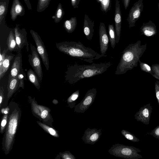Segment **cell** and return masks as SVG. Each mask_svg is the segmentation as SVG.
I'll return each instance as SVG.
<instances>
[{"instance_id":"1","label":"cell","mask_w":159,"mask_h":159,"mask_svg":"<svg viewBox=\"0 0 159 159\" xmlns=\"http://www.w3.org/2000/svg\"><path fill=\"white\" fill-rule=\"evenodd\" d=\"M112 64L110 61L90 65L75 63L68 67L66 72L65 80L70 84H75L82 79L103 73Z\"/></svg>"},{"instance_id":"2","label":"cell","mask_w":159,"mask_h":159,"mask_svg":"<svg viewBox=\"0 0 159 159\" xmlns=\"http://www.w3.org/2000/svg\"><path fill=\"white\" fill-rule=\"evenodd\" d=\"M141 41L129 44L122 52L120 60L115 70L116 75L124 74L137 66L140 58L145 52L146 43L141 45Z\"/></svg>"},{"instance_id":"3","label":"cell","mask_w":159,"mask_h":159,"mask_svg":"<svg viewBox=\"0 0 159 159\" xmlns=\"http://www.w3.org/2000/svg\"><path fill=\"white\" fill-rule=\"evenodd\" d=\"M56 46L61 52L89 63L102 57L101 54L85 47L80 41H64L56 43Z\"/></svg>"},{"instance_id":"4","label":"cell","mask_w":159,"mask_h":159,"mask_svg":"<svg viewBox=\"0 0 159 159\" xmlns=\"http://www.w3.org/2000/svg\"><path fill=\"white\" fill-rule=\"evenodd\" d=\"M21 116L18 105L13 103L9 105L8 121L2 143V149L6 154L12 149Z\"/></svg>"},{"instance_id":"5","label":"cell","mask_w":159,"mask_h":159,"mask_svg":"<svg viewBox=\"0 0 159 159\" xmlns=\"http://www.w3.org/2000/svg\"><path fill=\"white\" fill-rule=\"evenodd\" d=\"M108 152L115 157L127 159H138L143 157L138 153L141 152L139 149L119 143L113 145Z\"/></svg>"},{"instance_id":"6","label":"cell","mask_w":159,"mask_h":159,"mask_svg":"<svg viewBox=\"0 0 159 159\" xmlns=\"http://www.w3.org/2000/svg\"><path fill=\"white\" fill-rule=\"evenodd\" d=\"M31 54L28 55L29 63L39 80L41 81L43 79V73L39 55L35 46L30 43Z\"/></svg>"},{"instance_id":"7","label":"cell","mask_w":159,"mask_h":159,"mask_svg":"<svg viewBox=\"0 0 159 159\" xmlns=\"http://www.w3.org/2000/svg\"><path fill=\"white\" fill-rule=\"evenodd\" d=\"M30 32L35 42L37 51L40 57L47 70L49 68L48 55L44 43L38 34L32 30Z\"/></svg>"},{"instance_id":"8","label":"cell","mask_w":159,"mask_h":159,"mask_svg":"<svg viewBox=\"0 0 159 159\" xmlns=\"http://www.w3.org/2000/svg\"><path fill=\"white\" fill-rule=\"evenodd\" d=\"M97 93L96 88L89 90L82 100L75 106L74 112L84 113L93 102Z\"/></svg>"},{"instance_id":"9","label":"cell","mask_w":159,"mask_h":159,"mask_svg":"<svg viewBox=\"0 0 159 159\" xmlns=\"http://www.w3.org/2000/svg\"><path fill=\"white\" fill-rule=\"evenodd\" d=\"M143 7V0H139L131 8L127 19L129 28L134 26L139 18Z\"/></svg>"},{"instance_id":"10","label":"cell","mask_w":159,"mask_h":159,"mask_svg":"<svg viewBox=\"0 0 159 159\" xmlns=\"http://www.w3.org/2000/svg\"><path fill=\"white\" fill-rule=\"evenodd\" d=\"M100 52L102 57L107 56L106 52L108 49L109 38L104 23H100L99 30Z\"/></svg>"},{"instance_id":"11","label":"cell","mask_w":159,"mask_h":159,"mask_svg":"<svg viewBox=\"0 0 159 159\" xmlns=\"http://www.w3.org/2000/svg\"><path fill=\"white\" fill-rule=\"evenodd\" d=\"M102 130V129L88 128L85 131L81 139L85 143L94 144L100 139Z\"/></svg>"},{"instance_id":"12","label":"cell","mask_w":159,"mask_h":159,"mask_svg":"<svg viewBox=\"0 0 159 159\" xmlns=\"http://www.w3.org/2000/svg\"><path fill=\"white\" fill-rule=\"evenodd\" d=\"M19 25H16L14 30V33L16 39L19 50L26 46L27 51L29 50V44L27 39V33L24 28L20 29L19 27Z\"/></svg>"},{"instance_id":"13","label":"cell","mask_w":159,"mask_h":159,"mask_svg":"<svg viewBox=\"0 0 159 159\" xmlns=\"http://www.w3.org/2000/svg\"><path fill=\"white\" fill-rule=\"evenodd\" d=\"M152 107L149 103L141 107L139 111L134 115L135 119L138 121H140L144 124L148 125L149 124Z\"/></svg>"},{"instance_id":"14","label":"cell","mask_w":159,"mask_h":159,"mask_svg":"<svg viewBox=\"0 0 159 159\" xmlns=\"http://www.w3.org/2000/svg\"><path fill=\"white\" fill-rule=\"evenodd\" d=\"M119 2L118 0H116L114 19L116 44L119 43L120 39L121 27V13Z\"/></svg>"},{"instance_id":"15","label":"cell","mask_w":159,"mask_h":159,"mask_svg":"<svg viewBox=\"0 0 159 159\" xmlns=\"http://www.w3.org/2000/svg\"><path fill=\"white\" fill-rule=\"evenodd\" d=\"M15 57L11 66L9 75L8 81L13 78L17 77L23 70L22 67V56L21 53H18Z\"/></svg>"},{"instance_id":"16","label":"cell","mask_w":159,"mask_h":159,"mask_svg":"<svg viewBox=\"0 0 159 159\" xmlns=\"http://www.w3.org/2000/svg\"><path fill=\"white\" fill-rule=\"evenodd\" d=\"M25 9L19 0H13L11 7L10 14L12 21H15L18 16L25 15Z\"/></svg>"},{"instance_id":"17","label":"cell","mask_w":159,"mask_h":159,"mask_svg":"<svg viewBox=\"0 0 159 159\" xmlns=\"http://www.w3.org/2000/svg\"><path fill=\"white\" fill-rule=\"evenodd\" d=\"M94 21L85 14L83 29L84 33L87 39L89 40H91L92 39L94 32Z\"/></svg>"},{"instance_id":"18","label":"cell","mask_w":159,"mask_h":159,"mask_svg":"<svg viewBox=\"0 0 159 159\" xmlns=\"http://www.w3.org/2000/svg\"><path fill=\"white\" fill-rule=\"evenodd\" d=\"M140 29L142 34L147 37L153 36L157 32L156 26L151 20L143 23Z\"/></svg>"},{"instance_id":"19","label":"cell","mask_w":159,"mask_h":159,"mask_svg":"<svg viewBox=\"0 0 159 159\" xmlns=\"http://www.w3.org/2000/svg\"><path fill=\"white\" fill-rule=\"evenodd\" d=\"M7 50L9 52L16 51L18 53H20L13 32L11 30L7 39Z\"/></svg>"},{"instance_id":"20","label":"cell","mask_w":159,"mask_h":159,"mask_svg":"<svg viewBox=\"0 0 159 159\" xmlns=\"http://www.w3.org/2000/svg\"><path fill=\"white\" fill-rule=\"evenodd\" d=\"M15 55L11 53L7 55L2 64H0V80L3 77L6 72L9 68L11 61Z\"/></svg>"},{"instance_id":"21","label":"cell","mask_w":159,"mask_h":159,"mask_svg":"<svg viewBox=\"0 0 159 159\" xmlns=\"http://www.w3.org/2000/svg\"><path fill=\"white\" fill-rule=\"evenodd\" d=\"M7 99L9 100L17 90L19 86V81L17 77H15L8 81Z\"/></svg>"},{"instance_id":"22","label":"cell","mask_w":159,"mask_h":159,"mask_svg":"<svg viewBox=\"0 0 159 159\" xmlns=\"http://www.w3.org/2000/svg\"><path fill=\"white\" fill-rule=\"evenodd\" d=\"M77 24L76 16L72 17L69 20H65L63 23V27L68 33H72L75 30Z\"/></svg>"},{"instance_id":"23","label":"cell","mask_w":159,"mask_h":159,"mask_svg":"<svg viewBox=\"0 0 159 159\" xmlns=\"http://www.w3.org/2000/svg\"><path fill=\"white\" fill-rule=\"evenodd\" d=\"M27 78L28 80L32 83L38 89L40 88L39 79L34 71L31 69H29L27 72Z\"/></svg>"},{"instance_id":"24","label":"cell","mask_w":159,"mask_h":159,"mask_svg":"<svg viewBox=\"0 0 159 159\" xmlns=\"http://www.w3.org/2000/svg\"><path fill=\"white\" fill-rule=\"evenodd\" d=\"M10 0H0V22L6 18Z\"/></svg>"},{"instance_id":"25","label":"cell","mask_w":159,"mask_h":159,"mask_svg":"<svg viewBox=\"0 0 159 159\" xmlns=\"http://www.w3.org/2000/svg\"><path fill=\"white\" fill-rule=\"evenodd\" d=\"M64 14L65 12L62 5L59 3L57 7L55 14L52 16V18L54 20L55 22L58 23L62 20Z\"/></svg>"},{"instance_id":"26","label":"cell","mask_w":159,"mask_h":159,"mask_svg":"<svg viewBox=\"0 0 159 159\" xmlns=\"http://www.w3.org/2000/svg\"><path fill=\"white\" fill-rule=\"evenodd\" d=\"M109 38L111 47L114 48L116 45V34L114 26L113 24L108 25Z\"/></svg>"},{"instance_id":"27","label":"cell","mask_w":159,"mask_h":159,"mask_svg":"<svg viewBox=\"0 0 159 159\" xmlns=\"http://www.w3.org/2000/svg\"><path fill=\"white\" fill-rule=\"evenodd\" d=\"M80 96L79 90L75 91L71 94L67 100V102L71 108L75 107L76 101Z\"/></svg>"},{"instance_id":"28","label":"cell","mask_w":159,"mask_h":159,"mask_svg":"<svg viewBox=\"0 0 159 159\" xmlns=\"http://www.w3.org/2000/svg\"><path fill=\"white\" fill-rule=\"evenodd\" d=\"M51 0H38L37 11L38 12H41L45 10L48 7Z\"/></svg>"},{"instance_id":"29","label":"cell","mask_w":159,"mask_h":159,"mask_svg":"<svg viewBox=\"0 0 159 159\" xmlns=\"http://www.w3.org/2000/svg\"><path fill=\"white\" fill-rule=\"evenodd\" d=\"M33 111L36 114H37L39 111L42 112L40 117L43 119H44L47 116L48 114V111L46 109L42 111V109L44 107L36 104H33Z\"/></svg>"},{"instance_id":"30","label":"cell","mask_w":159,"mask_h":159,"mask_svg":"<svg viewBox=\"0 0 159 159\" xmlns=\"http://www.w3.org/2000/svg\"><path fill=\"white\" fill-rule=\"evenodd\" d=\"M121 133L126 139L132 142H138L140 141L139 139L134 134L126 130L122 129Z\"/></svg>"},{"instance_id":"31","label":"cell","mask_w":159,"mask_h":159,"mask_svg":"<svg viewBox=\"0 0 159 159\" xmlns=\"http://www.w3.org/2000/svg\"><path fill=\"white\" fill-rule=\"evenodd\" d=\"M101 9L102 11L107 13L111 9V0H102L100 2Z\"/></svg>"},{"instance_id":"32","label":"cell","mask_w":159,"mask_h":159,"mask_svg":"<svg viewBox=\"0 0 159 159\" xmlns=\"http://www.w3.org/2000/svg\"><path fill=\"white\" fill-rule=\"evenodd\" d=\"M37 122L41 127L51 135L55 137H58V134L53 129L48 127L47 125L41 122H39L38 121Z\"/></svg>"},{"instance_id":"33","label":"cell","mask_w":159,"mask_h":159,"mask_svg":"<svg viewBox=\"0 0 159 159\" xmlns=\"http://www.w3.org/2000/svg\"><path fill=\"white\" fill-rule=\"evenodd\" d=\"M140 66L142 70L150 74L153 75L154 74L150 66L145 63L142 62L139 60Z\"/></svg>"},{"instance_id":"34","label":"cell","mask_w":159,"mask_h":159,"mask_svg":"<svg viewBox=\"0 0 159 159\" xmlns=\"http://www.w3.org/2000/svg\"><path fill=\"white\" fill-rule=\"evenodd\" d=\"M8 115L9 113L7 114H4L3 116L1 121L0 128V132L2 134L3 133L5 129H6L8 121Z\"/></svg>"},{"instance_id":"35","label":"cell","mask_w":159,"mask_h":159,"mask_svg":"<svg viewBox=\"0 0 159 159\" xmlns=\"http://www.w3.org/2000/svg\"><path fill=\"white\" fill-rule=\"evenodd\" d=\"M17 77L19 80V87H21L23 89L24 88V80H26L25 74L23 70L18 75Z\"/></svg>"},{"instance_id":"36","label":"cell","mask_w":159,"mask_h":159,"mask_svg":"<svg viewBox=\"0 0 159 159\" xmlns=\"http://www.w3.org/2000/svg\"><path fill=\"white\" fill-rule=\"evenodd\" d=\"M147 134L152 135L159 140V125L156 126L151 132L148 133Z\"/></svg>"},{"instance_id":"37","label":"cell","mask_w":159,"mask_h":159,"mask_svg":"<svg viewBox=\"0 0 159 159\" xmlns=\"http://www.w3.org/2000/svg\"><path fill=\"white\" fill-rule=\"evenodd\" d=\"M62 157L65 159H75L76 158L69 151H66L62 154Z\"/></svg>"},{"instance_id":"38","label":"cell","mask_w":159,"mask_h":159,"mask_svg":"<svg viewBox=\"0 0 159 159\" xmlns=\"http://www.w3.org/2000/svg\"><path fill=\"white\" fill-rule=\"evenodd\" d=\"M155 89L156 98L159 105V82L156 81L155 84Z\"/></svg>"},{"instance_id":"39","label":"cell","mask_w":159,"mask_h":159,"mask_svg":"<svg viewBox=\"0 0 159 159\" xmlns=\"http://www.w3.org/2000/svg\"><path fill=\"white\" fill-rule=\"evenodd\" d=\"M8 51L7 49H4L2 52L1 48H0V64H2V62L5 58V57L7 55V53Z\"/></svg>"},{"instance_id":"40","label":"cell","mask_w":159,"mask_h":159,"mask_svg":"<svg viewBox=\"0 0 159 159\" xmlns=\"http://www.w3.org/2000/svg\"><path fill=\"white\" fill-rule=\"evenodd\" d=\"M151 67L153 73L159 76V64H153Z\"/></svg>"},{"instance_id":"41","label":"cell","mask_w":159,"mask_h":159,"mask_svg":"<svg viewBox=\"0 0 159 159\" xmlns=\"http://www.w3.org/2000/svg\"><path fill=\"white\" fill-rule=\"evenodd\" d=\"M4 91L3 86H1L0 88V107H1L2 103L3 102L4 99Z\"/></svg>"},{"instance_id":"42","label":"cell","mask_w":159,"mask_h":159,"mask_svg":"<svg viewBox=\"0 0 159 159\" xmlns=\"http://www.w3.org/2000/svg\"><path fill=\"white\" fill-rule=\"evenodd\" d=\"M80 0H71V3L74 8L78 7Z\"/></svg>"},{"instance_id":"43","label":"cell","mask_w":159,"mask_h":159,"mask_svg":"<svg viewBox=\"0 0 159 159\" xmlns=\"http://www.w3.org/2000/svg\"><path fill=\"white\" fill-rule=\"evenodd\" d=\"M130 0H122L125 9L128 7Z\"/></svg>"},{"instance_id":"44","label":"cell","mask_w":159,"mask_h":159,"mask_svg":"<svg viewBox=\"0 0 159 159\" xmlns=\"http://www.w3.org/2000/svg\"><path fill=\"white\" fill-rule=\"evenodd\" d=\"M29 10L32 9V7L30 0H24Z\"/></svg>"},{"instance_id":"45","label":"cell","mask_w":159,"mask_h":159,"mask_svg":"<svg viewBox=\"0 0 159 159\" xmlns=\"http://www.w3.org/2000/svg\"><path fill=\"white\" fill-rule=\"evenodd\" d=\"M102 0H96L97 1L98 3L101 2Z\"/></svg>"},{"instance_id":"46","label":"cell","mask_w":159,"mask_h":159,"mask_svg":"<svg viewBox=\"0 0 159 159\" xmlns=\"http://www.w3.org/2000/svg\"><path fill=\"white\" fill-rule=\"evenodd\" d=\"M158 8H159V3H158Z\"/></svg>"}]
</instances>
